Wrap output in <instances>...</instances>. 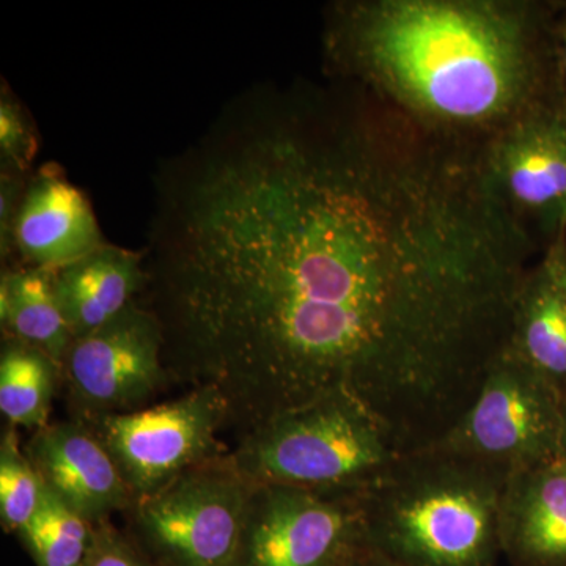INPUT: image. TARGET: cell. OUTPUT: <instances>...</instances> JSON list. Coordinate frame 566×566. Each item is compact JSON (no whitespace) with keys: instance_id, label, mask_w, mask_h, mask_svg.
Segmentation results:
<instances>
[{"instance_id":"obj_1","label":"cell","mask_w":566,"mask_h":566,"mask_svg":"<svg viewBox=\"0 0 566 566\" xmlns=\"http://www.w3.org/2000/svg\"><path fill=\"white\" fill-rule=\"evenodd\" d=\"M142 304L238 439L348 395L438 444L504 352L526 249L479 156L334 92L256 85L153 175Z\"/></svg>"},{"instance_id":"obj_2","label":"cell","mask_w":566,"mask_h":566,"mask_svg":"<svg viewBox=\"0 0 566 566\" xmlns=\"http://www.w3.org/2000/svg\"><path fill=\"white\" fill-rule=\"evenodd\" d=\"M324 48L335 73L444 136L499 133L546 104L538 22L528 7L485 0L337 3Z\"/></svg>"},{"instance_id":"obj_3","label":"cell","mask_w":566,"mask_h":566,"mask_svg":"<svg viewBox=\"0 0 566 566\" xmlns=\"http://www.w3.org/2000/svg\"><path fill=\"white\" fill-rule=\"evenodd\" d=\"M509 476L439 447L405 453L364 493L367 551L397 566H499Z\"/></svg>"},{"instance_id":"obj_4","label":"cell","mask_w":566,"mask_h":566,"mask_svg":"<svg viewBox=\"0 0 566 566\" xmlns=\"http://www.w3.org/2000/svg\"><path fill=\"white\" fill-rule=\"evenodd\" d=\"M389 430L348 395H329L268 420L229 455L256 485L365 493L401 457Z\"/></svg>"},{"instance_id":"obj_5","label":"cell","mask_w":566,"mask_h":566,"mask_svg":"<svg viewBox=\"0 0 566 566\" xmlns=\"http://www.w3.org/2000/svg\"><path fill=\"white\" fill-rule=\"evenodd\" d=\"M229 452L134 502L125 513L126 534L153 565L237 566L253 483Z\"/></svg>"},{"instance_id":"obj_6","label":"cell","mask_w":566,"mask_h":566,"mask_svg":"<svg viewBox=\"0 0 566 566\" xmlns=\"http://www.w3.org/2000/svg\"><path fill=\"white\" fill-rule=\"evenodd\" d=\"M560 395L505 349L463 416L431 447L510 474L560 457Z\"/></svg>"},{"instance_id":"obj_7","label":"cell","mask_w":566,"mask_h":566,"mask_svg":"<svg viewBox=\"0 0 566 566\" xmlns=\"http://www.w3.org/2000/svg\"><path fill=\"white\" fill-rule=\"evenodd\" d=\"M227 422L221 395L196 387L177 400L99 417L87 424L114 458L134 504L197 465L226 455L229 450L219 433Z\"/></svg>"},{"instance_id":"obj_8","label":"cell","mask_w":566,"mask_h":566,"mask_svg":"<svg viewBox=\"0 0 566 566\" xmlns=\"http://www.w3.org/2000/svg\"><path fill=\"white\" fill-rule=\"evenodd\" d=\"M170 385L161 324L140 301L74 338L61 365L71 419L84 423L148 408Z\"/></svg>"},{"instance_id":"obj_9","label":"cell","mask_w":566,"mask_h":566,"mask_svg":"<svg viewBox=\"0 0 566 566\" xmlns=\"http://www.w3.org/2000/svg\"><path fill=\"white\" fill-rule=\"evenodd\" d=\"M364 493L253 483L237 566H345L367 551Z\"/></svg>"},{"instance_id":"obj_10","label":"cell","mask_w":566,"mask_h":566,"mask_svg":"<svg viewBox=\"0 0 566 566\" xmlns=\"http://www.w3.org/2000/svg\"><path fill=\"white\" fill-rule=\"evenodd\" d=\"M486 172L506 207L523 223H538L566 238V115L546 103L494 136L485 153Z\"/></svg>"},{"instance_id":"obj_11","label":"cell","mask_w":566,"mask_h":566,"mask_svg":"<svg viewBox=\"0 0 566 566\" xmlns=\"http://www.w3.org/2000/svg\"><path fill=\"white\" fill-rule=\"evenodd\" d=\"M22 447L44 486L88 523L132 509L133 495L114 458L87 423H48Z\"/></svg>"},{"instance_id":"obj_12","label":"cell","mask_w":566,"mask_h":566,"mask_svg":"<svg viewBox=\"0 0 566 566\" xmlns=\"http://www.w3.org/2000/svg\"><path fill=\"white\" fill-rule=\"evenodd\" d=\"M21 266L57 271L107 244L85 193L57 164L29 175L13 223Z\"/></svg>"},{"instance_id":"obj_13","label":"cell","mask_w":566,"mask_h":566,"mask_svg":"<svg viewBox=\"0 0 566 566\" xmlns=\"http://www.w3.org/2000/svg\"><path fill=\"white\" fill-rule=\"evenodd\" d=\"M510 566H566V460L513 472L499 516Z\"/></svg>"},{"instance_id":"obj_14","label":"cell","mask_w":566,"mask_h":566,"mask_svg":"<svg viewBox=\"0 0 566 566\" xmlns=\"http://www.w3.org/2000/svg\"><path fill=\"white\" fill-rule=\"evenodd\" d=\"M147 285L144 253L107 243L54 271V289L71 337L95 333L140 300Z\"/></svg>"},{"instance_id":"obj_15","label":"cell","mask_w":566,"mask_h":566,"mask_svg":"<svg viewBox=\"0 0 566 566\" xmlns=\"http://www.w3.org/2000/svg\"><path fill=\"white\" fill-rule=\"evenodd\" d=\"M506 349L566 400V300L545 260L517 294Z\"/></svg>"},{"instance_id":"obj_16","label":"cell","mask_w":566,"mask_h":566,"mask_svg":"<svg viewBox=\"0 0 566 566\" xmlns=\"http://www.w3.org/2000/svg\"><path fill=\"white\" fill-rule=\"evenodd\" d=\"M3 335L46 353L59 365L69 352L71 333L54 289V271L17 266L0 281Z\"/></svg>"},{"instance_id":"obj_17","label":"cell","mask_w":566,"mask_h":566,"mask_svg":"<svg viewBox=\"0 0 566 566\" xmlns=\"http://www.w3.org/2000/svg\"><path fill=\"white\" fill-rule=\"evenodd\" d=\"M61 365L35 346L3 335L0 352V411L11 427L39 431L50 423Z\"/></svg>"},{"instance_id":"obj_18","label":"cell","mask_w":566,"mask_h":566,"mask_svg":"<svg viewBox=\"0 0 566 566\" xmlns=\"http://www.w3.org/2000/svg\"><path fill=\"white\" fill-rule=\"evenodd\" d=\"M95 524L74 513L44 486L36 515L18 534L36 566H84Z\"/></svg>"},{"instance_id":"obj_19","label":"cell","mask_w":566,"mask_h":566,"mask_svg":"<svg viewBox=\"0 0 566 566\" xmlns=\"http://www.w3.org/2000/svg\"><path fill=\"white\" fill-rule=\"evenodd\" d=\"M44 483L20 446L18 428L3 431L0 442V521L3 531L20 534L39 512Z\"/></svg>"},{"instance_id":"obj_20","label":"cell","mask_w":566,"mask_h":566,"mask_svg":"<svg viewBox=\"0 0 566 566\" xmlns=\"http://www.w3.org/2000/svg\"><path fill=\"white\" fill-rule=\"evenodd\" d=\"M39 151V137L31 115L20 99L2 85L0 96V164L2 170L28 175Z\"/></svg>"},{"instance_id":"obj_21","label":"cell","mask_w":566,"mask_h":566,"mask_svg":"<svg viewBox=\"0 0 566 566\" xmlns=\"http://www.w3.org/2000/svg\"><path fill=\"white\" fill-rule=\"evenodd\" d=\"M84 566H155L126 531L109 521L95 524L91 551Z\"/></svg>"},{"instance_id":"obj_22","label":"cell","mask_w":566,"mask_h":566,"mask_svg":"<svg viewBox=\"0 0 566 566\" xmlns=\"http://www.w3.org/2000/svg\"><path fill=\"white\" fill-rule=\"evenodd\" d=\"M28 175L14 172H0V251L2 259L13 253V223L20 208L22 192H24Z\"/></svg>"},{"instance_id":"obj_23","label":"cell","mask_w":566,"mask_h":566,"mask_svg":"<svg viewBox=\"0 0 566 566\" xmlns=\"http://www.w3.org/2000/svg\"><path fill=\"white\" fill-rule=\"evenodd\" d=\"M545 262L549 266L551 273L556 277L566 300V238L554 241L549 252H547Z\"/></svg>"},{"instance_id":"obj_24","label":"cell","mask_w":566,"mask_h":566,"mask_svg":"<svg viewBox=\"0 0 566 566\" xmlns=\"http://www.w3.org/2000/svg\"><path fill=\"white\" fill-rule=\"evenodd\" d=\"M557 57H558V70H560L562 81L566 87V18L558 25L557 31Z\"/></svg>"},{"instance_id":"obj_25","label":"cell","mask_w":566,"mask_h":566,"mask_svg":"<svg viewBox=\"0 0 566 566\" xmlns=\"http://www.w3.org/2000/svg\"><path fill=\"white\" fill-rule=\"evenodd\" d=\"M345 566H397L394 565L392 562L386 560V558L376 556V554L370 553V551H364L363 554H359L356 558H353L349 564Z\"/></svg>"},{"instance_id":"obj_26","label":"cell","mask_w":566,"mask_h":566,"mask_svg":"<svg viewBox=\"0 0 566 566\" xmlns=\"http://www.w3.org/2000/svg\"><path fill=\"white\" fill-rule=\"evenodd\" d=\"M560 458L566 460V400L562 406V420H560Z\"/></svg>"},{"instance_id":"obj_27","label":"cell","mask_w":566,"mask_h":566,"mask_svg":"<svg viewBox=\"0 0 566 566\" xmlns=\"http://www.w3.org/2000/svg\"><path fill=\"white\" fill-rule=\"evenodd\" d=\"M562 107H564V112H565V115H566V104H564V106H562Z\"/></svg>"}]
</instances>
